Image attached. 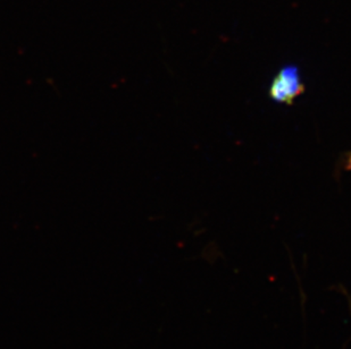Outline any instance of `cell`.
I'll return each instance as SVG.
<instances>
[{
	"instance_id": "6da1fadb",
	"label": "cell",
	"mask_w": 351,
	"mask_h": 349,
	"mask_svg": "<svg viewBox=\"0 0 351 349\" xmlns=\"http://www.w3.org/2000/svg\"><path fill=\"white\" fill-rule=\"evenodd\" d=\"M304 91L305 86L298 68L295 66H287L282 68L273 79L269 96L273 101L291 105Z\"/></svg>"
}]
</instances>
